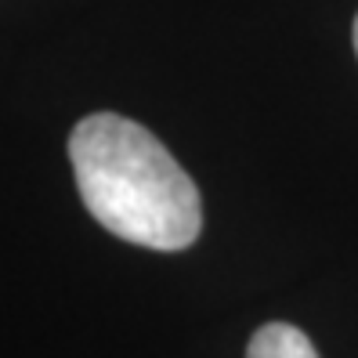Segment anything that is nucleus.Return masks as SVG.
<instances>
[{
    "mask_svg": "<svg viewBox=\"0 0 358 358\" xmlns=\"http://www.w3.org/2000/svg\"><path fill=\"white\" fill-rule=\"evenodd\" d=\"M69 159L83 206L113 236L149 250H185L199 239V188L141 123L116 113L80 120Z\"/></svg>",
    "mask_w": 358,
    "mask_h": 358,
    "instance_id": "nucleus-1",
    "label": "nucleus"
},
{
    "mask_svg": "<svg viewBox=\"0 0 358 358\" xmlns=\"http://www.w3.org/2000/svg\"><path fill=\"white\" fill-rule=\"evenodd\" d=\"M355 51H358V18H355Z\"/></svg>",
    "mask_w": 358,
    "mask_h": 358,
    "instance_id": "nucleus-3",
    "label": "nucleus"
},
{
    "mask_svg": "<svg viewBox=\"0 0 358 358\" xmlns=\"http://www.w3.org/2000/svg\"><path fill=\"white\" fill-rule=\"evenodd\" d=\"M246 358H319L315 344L286 322H268L254 333V341L246 348Z\"/></svg>",
    "mask_w": 358,
    "mask_h": 358,
    "instance_id": "nucleus-2",
    "label": "nucleus"
}]
</instances>
